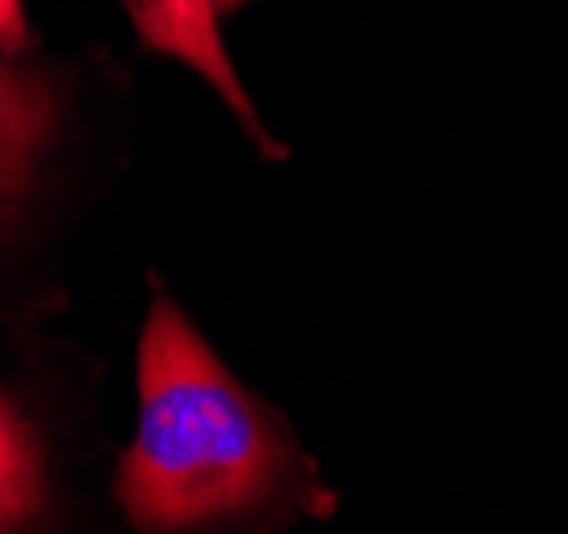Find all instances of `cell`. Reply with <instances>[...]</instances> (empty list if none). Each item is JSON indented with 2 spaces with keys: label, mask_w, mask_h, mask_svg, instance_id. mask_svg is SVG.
Masks as SVG:
<instances>
[{
  "label": "cell",
  "mask_w": 568,
  "mask_h": 534,
  "mask_svg": "<svg viewBox=\"0 0 568 534\" xmlns=\"http://www.w3.org/2000/svg\"><path fill=\"white\" fill-rule=\"evenodd\" d=\"M295 457L283 423L214 360L168 295H154L142 337V427L115 483L133 526L180 531L261 508Z\"/></svg>",
  "instance_id": "6da1fadb"
},
{
  "label": "cell",
  "mask_w": 568,
  "mask_h": 534,
  "mask_svg": "<svg viewBox=\"0 0 568 534\" xmlns=\"http://www.w3.org/2000/svg\"><path fill=\"white\" fill-rule=\"evenodd\" d=\"M133 13V27L145 43L163 57L184 60L189 69H197L205 82L214 85L231 103V112L240 115V124L253 133L265 154H278V141L265 138V129L256 124V112L244 94V85L235 78L227 60V48L219 39V22H214V0H124Z\"/></svg>",
  "instance_id": "7a4b0ae2"
},
{
  "label": "cell",
  "mask_w": 568,
  "mask_h": 534,
  "mask_svg": "<svg viewBox=\"0 0 568 534\" xmlns=\"http://www.w3.org/2000/svg\"><path fill=\"white\" fill-rule=\"evenodd\" d=\"M57 129V90L39 73L0 64V223L22 198L34 159Z\"/></svg>",
  "instance_id": "3957f363"
},
{
  "label": "cell",
  "mask_w": 568,
  "mask_h": 534,
  "mask_svg": "<svg viewBox=\"0 0 568 534\" xmlns=\"http://www.w3.org/2000/svg\"><path fill=\"white\" fill-rule=\"evenodd\" d=\"M43 501V462L30 423L0 397V531L27 522Z\"/></svg>",
  "instance_id": "277c9868"
},
{
  "label": "cell",
  "mask_w": 568,
  "mask_h": 534,
  "mask_svg": "<svg viewBox=\"0 0 568 534\" xmlns=\"http://www.w3.org/2000/svg\"><path fill=\"white\" fill-rule=\"evenodd\" d=\"M30 30H27V13H22V0H0V52L18 57L27 52Z\"/></svg>",
  "instance_id": "5b68a950"
},
{
  "label": "cell",
  "mask_w": 568,
  "mask_h": 534,
  "mask_svg": "<svg viewBox=\"0 0 568 534\" xmlns=\"http://www.w3.org/2000/svg\"><path fill=\"white\" fill-rule=\"evenodd\" d=\"M235 4H244V0H214V9H235Z\"/></svg>",
  "instance_id": "8992f818"
}]
</instances>
